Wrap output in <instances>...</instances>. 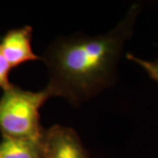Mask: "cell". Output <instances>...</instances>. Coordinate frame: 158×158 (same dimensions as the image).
Returning <instances> with one entry per match:
<instances>
[{"label": "cell", "mask_w": 158, "mask_h": 158, "mask_svg": "<svg viewBox=\"0 0 158 158\" xmlns=\"http://www.w3.org/2000/svg\"><path fill=\"white\" fill-rule=\"evenodd\" d=\"M140 11L141 6L134 4L107 34H77L53 42L41 60L48 69V86L54 96L78 106L115 85L118 62L125 43L134 34Z\"/></svg>", "instance_id": "1"}, {"label": "cell", "mask_w": 158, "mask_h": 158, "mask_svg": "<svg viewBox=\"0 0 158 158\" xmlns=\"http://www.w3.org/2000/svg\"><path fill=\"white\" fill-rule=\"evenodd\" d=\"M54 96L47 85L40 91L24 90L11 85L0 98V132L2 136L40 141L44 128L40 110Z\"/></svg>", "instance_id": "2"}, {"label": "cell", "mask_w": 158, "mask_h": 158, "mask_svg": "<svg viewBox=\"0 0 158 158\" xmlns=\"http://www.w3.org/2000/svg\"><path fill=\"white\" fill-rule=\"evenodd\" d=\"M40 143L44 158H90L77 133L68 127L44 129Z\"/></svg>", "instance_id": "3"}, {"label": "cell", "mask_w": 158, "mask_h": 158, "mask_svg": "<svg viewBox=\"0 0 158 158\" xmlns=\"http://www.w3.org/2000/svg\"><path fill=\"white\" fill-rule=\"evenodd\" d=\"M33 28L24 26L9 30L0 41V49L11 69L27 62L41 60L32 48Z\"/></svg>", "instance_id": "4"}, {"label": "cell", "mask_w": 158, "mask_h": 158, "mask_svg": "<svg viewBox=\"0 0 158 158\" xmlns=\"http://www.w3.org/2000/svg\"><path fill=\"white\" fill-rule=\"evenodd\" d=\"M0 158H44L40 140L2 136Z\"/></svg>", "instance_id": "5"}, {"label": "cell", "mask_w": 158, "mask_h": 158, "mask_svg": "<svg viewBox=\"0 0 158 158\" xmlns=\"http://www.w3.org/2000/svg\"><path fill=\"white\" fill-rule=\"evenodd\" d=\"M126 57L130 61L135 62L137 64H139L141 68L147 72L150 78L158 83V60L150 62V61L141 59V58L135 56L130 53L127 54Z\"/></svg>", "instance_id": "6"}, {"label": "cell", "mask_w": 158, "mask_h": 158, "mask_svg": "<svg viewBox=\"0 0 158 158\" xmlns=\"http://www.w3.org/2000/svg\"><path fill=\"white\" fill-rule=\"evenodd\" d=\"M11 69V68L9 62L6 61L0 49V87L3 89V90L8 89L12 85L10 83L9 80V75Z\"/></svg>", "instance_id": "7"}]
</instances>
